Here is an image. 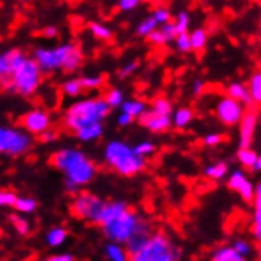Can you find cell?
Wrapping results in <instances>:
<instances>
[{
    "label": "cell",
    "instance_id": "cell-1",
    "mask_svg": "<svg viewBox=\"0 0 261 261\" xmlns=\"http://www.w3.org/2000/svg\"><path fill=\"white\" fill-rule=\"evenodd\" d=\"M49 163L65 174V186L70 193H76L78 187H83L94 179L97 166L89 160L83 152L74 149H62L51 157Z\"/></svg>",
    "mask_w": 261,
    "mask_h": 261
},
{
    "label": "cell",
    "instance_id": "cell-2",
    "mask_svg": "<svg viewBox=\"0 0 261 261\" xmlns=\"http://www.w3.org/2000/svg\"><path fill=\"white\" fill-rule=\"evenodd\" d=\"M35 62L41 71H54L59 68L74 71L83 62V54L78 46L62 44L54 49H37Z\"/></svg>",
    "mask_w": 261,
    "mask_h": 261
},
{
    "label": "cell",
    "instance_id": "cell-3",
    "mask_svg": "<svg viewBox=\"0 0 261 261\" xmlns=\"http://www.w3.org/2000/svg\"><path fill=\"white\" fill-rule=\"evenodd\" d=\"M180 249L165 233H150L140 249L128 253V261H179Z\"/></svg>",
    "mask_w": 261,
    "mask_h": 261
},
{
    "label": "cell",
    "instance_id": "cell-4",
    "mask_svg": "<svg viewBox=\"0 0 261 261\" xmlns=\"http://www.w3.org/2000/svg\"><path fill=\"white\" fill-rule=\"evenodd\" d=\"M110 111L111 108L103 98L83 100V101L71 105L68 108L67 116H65V125L71 128L73 132H78L80 128L86 125L101 122L110 114Z\"/></svg>",
    "mask_w": 261,
    "mask_h": 261
},
{
    "label": "cell",
    "instance_id": "cell-5",
    "mask_svg": "<svg viewBox=\"0 0 261 261\" xmlns=\"http://www.w3.org/2000/svg\"><path fill=\"white\" fill-rule=\"evenodd\" d=\"M105 159L111 168L122 174L132 177L143 171L146 168V160L144 157L136 155L133 152V147L122 141H111L105 149Z\"/></svg>",
    "mask_w": 261,
    "mask_h": 261
},
{
    "label": "cell",
    "instance_id": "cell-6",
    "mask_svg": "<svg viewBox=\"0 0 261 261\" xmlns=\"http://www.w3.org/2000/svg\"><path fill=\"white\" fill-rule=\"evenodd\" d=\"M105 236L108 238L111 242L116 244H125L133 234L140 231H152L150 225L141 219V216H138L136 212H133L130 207H127L124 212H120L116 219L108 222L106 225L101 226Z\"/></svg>",
    "mask_w": 261,
    "mask_h": 261
},
{
    "label": "cell",
    "instance_id": "cell-7",
    "mask_svg": "<svg viewBox=\"0 0 261 261\" xmlns=\"http://www.w3.org/2000/svg\"><path fill=\"white\" fill-rule=\"evenodd\" d=\"M10 87L18 94L29 97L32 95L40 86L41 70L34 59H25L24 64L10 76Z\"/></svg>",
    "mask_w": 261,
    "mask_h": 261
},
{
    "label": "cell",
    "instance_id": "cell-8",
    "mask_svg": "<svg viewBox=\"0 0 261 261\" xmlns=\"http://www.w3.org/2000/svg\"><path fill=\"white\" fill-rule=\"evenodd\" d=\"M105 203L106 201H103L101 198L92 193H80L73 199L71 211L78 219L86 220L92 225H100Z\"/></svg>",
    "mask_w": 261,
    "mask_h": 261
},
{
    "label": "cell",
    "instance_id": "cell-9",
    "mask_svg": "<svg viewBox=\"0 0 261 261\" xmlns=\"http://www.w3.org/2000/svg\"><path fill=\"white\" fill-rule=\"evenodd\" d=\"M30 147V136L19 130L0 127V153L21 155Z\"/></svg>",
    "mask_w": 261,
    "mask_h": 261
},
{
    "label": "cell",
    "instance_id": "cell-10",
    "mask_svg": "<svg viewBox=\"0 0 261 261\" xmlns=\"http://www.w3.org/2000/svg\"><path fill=\"white\" fill-rule=\"evenodd\" d=\"M244 111V105L229 97H223L217 105V117L228 127L239 124Z\"/></svg>",
    "mask_w": 261,
    "mask_h": 261
},
{
    "label": "cell",
    "instance_id": "cell-11",
    "mask_svg": "<svg viewBox=\"0 0 261 261\" xmlns=\"http://www.w3.org/2000/svg\"><path fill=\"white\" fill-rule=\"evenodd\" d=\"M21 124L27 132L34 133V135H40L51 127V119L44 111L34 110L21 117Z\"/></svg>",
    "mask_w": 261,
    "mask_h": 261
},
{
    "label": "cell",
    "instance_id": "cell-12",
    "mask_svg": "<svg viewBox=\"0 0 261 261\" xmlns=\"http://www.w3.org/2000/svg\"><path fill=\"white\" fill-rule=\"evenodd\" d=\"M256 119H258V114L255 110H247L244 111L241 120H239V147H250L252 144V140H253V133H255V128H256Z\"/></svg>",
    "mask_w": 261,
    "mask_h": 261
},
{
    "label": "cell",
    "instance_id": "cell-13",
    "mask_svg": "<svg viewBox=\"0 0 261 261\" xmlns=\"http://www.w3.org/2000/svg\"><path fill=\"white\" fill-rule=\"evenodd\" d=\"M228 187L231 190H234L236 193H239L244 201L250 203L253 199L255 187H253V184L247 179V176H245L244 171H234L231 176H229Z\"/></svg>",
    "mask_w": 261,
    "mask_h": 261
},
{
    "label": "cell",
    "instance_id": "cell-14",
    "mask_svg": "<svg viewBox=\"0 0 261 261\" xmlns=\"http://www.w3.org/2000/svg\"><path fill=\"white\" fill-rule=\"evenodd\" d=\"M138 119H140L141 125L147 127L153 133L166 132L168 128L171 127V117L170 116H159V114L153 113L152 110L150 111L144 110L140 116H138Z\"/></svg>",
    "mask_w": 261,
    "mask_h": 261
},
{
    "label": "cell",
    "instance_id": "cell-15",
    "mask_svg": "<svg viewBox=\"0 0 261 261\" xmlns=\"http://www.w3.org/2000/svg\"><path fill=\"white\" fill-rule=\"evenodd\" d=\"M253 222H252V234L255 241L259 242L261 239V186H255V195H253Z\"/></svg>",
    "mask_w": 261,
    "mask_h": 261
},
{
    "label": "cell",
    "instance_id": "cell-16",
    "mask_svg": "<svg viewBox=\"0 0 261 261\" xmlns=\"http://www.w3.org/2000/svg\"><path fill=\"white\" fill-rule=\"evenodd\" d=\"M27 57L18 51V49H11V51H7L5 54H2V60H4V65H5V73H7V78L16 71Z\"/></svg>",
    "mask_w": 261,
    "mask_h": 261
},
{
    "label": "cell",
    "instance_id": "cell-17",
    "mask_svg": "<svg viewBox=\"0 0 261 261\" xmlns=\"http://www.w3.org/2000/svg\"><path fill=\"white\" fill-rule=\"evenodd\" d=\"M226 97L233 98L242 105H247V106H252L253 105V100L249 94L247 90V86L242 84V83H233L226 87Z\"/></svg>",
    "mask_w": 261,
    "mask_h": 261
},
{
    "label": "cell",
    "instance_id": "cell-18",
    "mask_svg": "<svg viewBox=\"0 0 261 261\" xmlns=\"http://www.w3.org/2000/svg\"><path fill=\"white\" fill-rule=\"evenodd\" d=\"M209 261H247V258L239 255L231 245H222L212 252Z\"/></svg>",
    "mask_w": 261,
    "mask_h": 261
},
{
    "label": "cell",
    "instance_id": "cell-19",
    "mask_svg": "<svg viewBox=\"0 0 261 261\" xmlns=\"http://www.w3.org/2000/svg\"><path fill=\"white\" fill-rule=\"evenodd\" d=\"M128 206L124 201H110V203H105L103 207V214H101V222L100 226L106 225L108 222H111L113 219H116L120 212H124Z\"/></svg>",
    "mask_w": 261,
    "mask_h": 261
},
{
    "label": "cell",
    "instance_id": "cell-20",
    "mask_svg": "<svg viewBox=\"0 0 261 261\" xmlns=\"http://www.w3.org/2000/svg\"><path fill=\"white\" fill-rule=\"evenodd\" d=\"M68 238V231L62 226H54L51 228L48 234H46V244L49 245V247H59V245H62Z\"/></svg>",
    "mask_w": 261,
    "mask_h": 261
},
{
    "label": "cell",
    "instance_id": "cell-21",
    "mask_svg": "<svg viewBox=\"0 0 261 261\" xmlns=\"http://www.w3.org/2000/svg\"><path fill=\"white\" fill-rule=\"evenodd\" d=\"M74 133L78 135V138L81 141H92V140H97V138L101 136L103 125H101V122H97V124L86 125V127L80 128L78 132H74Z\"/></svg>",
    "mask_w": 261,
    "mask_h": 261
},
{
    "label": "cell",
    "instance_id": "cell-22",
    "mask_svg": "<svg viewBox=\"0 0 261 261\" xmlns=\"http://www.w3.org/2000/svg\"><path fill=\"white\" fill-rule=\"evenodd\" d=\"M105 253L110 261H128V253L125 252V249L122 247L120 244H116V242H110L108 245H106Z\"/></svg>",
    "mask_w": 261,
    "mask_h": 261
},
{
    "label": "cell",
    "instance_id": "cell-23",
    "mask_svg": "<svg viewBox=\"0 0 261 261\" xmlns=\"http://www.w3.org/2000/svg\"><path fill=\"white\" fill-rule=\"evenodd\" d=\"M258 157H259L258 153H256L255 150H252L250 147H239L238 160L241 162V165H242L244 168H247V170H252Z\"/></svg>",
    "mask_w": 261,
    "mask_h": 261
},
{
    "label": "cell",
    "instance_id": "cell-24",
    "mask_svg": "<svg viewBox=\"0 0 261 261\" xmlns=\"http://www.w3.org/2000/svg\"><path fill=\"white\" fill-rule=\"evenodd\" d=\"M190 37V44H192V51H203L206 48L207 43V34L204 29H196L189 35Z\"/></svg>",
    "mask_w": 261,
    "mask_h": 261
},
{
    "label": "cell",
    "instance_id": "cell-25",
    "mask_svg": "<svg viewBox=\"0 0 261 261\" xmlns=\"http://www.w3.org/2000/svg\"><path fill=\"white\" fill-rule=\"evenodd\" d=\"M226 173H228V165L223 163V162H219L216 165H211V166H207L206 170H204L206 177H209L212 180H220V179H223L226 176Z\"/></svg>",
    "mask_w": 261,
    "mask_h": 261
},
{
    "label": "cell",
    "instance_id": "cell-26",
    "mask_svg": "<svg viewBox=\"0 0 261 261\" xmlns=\"http://www.w3.org/2000/svg\"><path fill=\"white\" fill-rule=\"evenodd\" d=\"M247 90H249V94L253 100V103H259L261 101V73L256 71L250 81H249V86H247Z\"/></svg>",
    "mask_w": 261,
    "mask_h": 261
},
{
    "label": "cell",
    "instance_id": "cell-27",
    "mask_svg": "<svg viewBox=\"0 0 261 261\" xmlns=\"http://www.w3.org/2000/svg\"><path fill=\"white\" fill-rule=\"evenodd\" d=\"M14 209L21 214H32L37 209V201L34 198H27V196H18L16 201H14Z\"/></svg>",
    "mask_w": 261,
    "mask_h": 261
},
{
    "label": "cell",
    "instance_id": "cell-28",
    "mask_svg": "<svg viewBox=\"0 0 261 261\" xmlns=\"http://www.w3.org/2000/svg\"><path fill=\"white\" fill-rule=\"evenodd\" d=\"M193 119V111L190 108H180L177 110V113H174V125L177 128H184L187 124H190Z\"/></svg>",
    "mask_w": 261,
    "mask_h": 261
},
{
    "label": "cell",
    "instance_id": "cell-29",
    "mask_svg": "<svg viewBox=\"0 0 261 261\" xmlns=\"http://www.w3.org/2000/svg\"><path fill=\"white\" fill-rule=\"evenodd\" d=\"M120 106H122V113L130 114L133 119L138 117L146 110V105L143 101H124Z\"/></svg>",
    "mask_w": 261,
    "mask_h": 261
},
{
    "label": "cell",
    "instance_id": "cell-30",
    "mask_svg": "<svg viewBox=\"0 0 261 261\" xmlns=\"http://www.w3.org/2000/svg\"><path fill=\"white\" fill-rule=\"evenodd\" d=\"M152 111L155 114H159V116H170L173 113V106L166 98H157L155 101H153Z\"/></svg>",
    "mask_w": 261,
    "mask_h": 261
},
{
    "label": "cell",
    "instance_id": "cell-31",
    "mask_svg": "<svg viewBox=\"0 0 261 261\" xmlns=\"http://www.w3.org/2000/svg\"><path fill=\"white\" fill-rule=\"evenodd\" d=\"M62 90H64V94H67L68 97H78V95H81L83 87H81L80 80H68L64 83Z\"/></svg>",
    "mask_w": 261,
    "mask_h": 261
},
{
    "label": "cell",
    "instance_id": "cell-32",
    "mask_svg": "<svg viewBox=\"0 0 261 261\" xmlns=\"http://www.w3.org/2000/svg\"><path fill=\"white\" fill-rule=\"evenodd\" d=\"M10 220L13 222L14 229H16V231H18L19 234L27 236V234L30 233V223H29V220H25L24 217H21V216H11Z\"/></svg>",
    "mask_w": 261,
    "mask_h": 261
},
{
    "label": "cell",
    "instance_id": "cell-33",
    "mask_svg": "<svg viewBox=\"0 0 261 261\" xmlns=\"http://www.w3.org/2000/svg\"><path fill=\"white\" fill-rule=\"evenodd\" d=\"M105 101L108 103L110 108H119V106L124 103V94L119 90V89H111L106 95Z\"/></svg>",
    "mask_w": 261,
    "mask_h": 261
},
{
    "label": "cell",
    "instance_id": "cell-34",
    "mask_svg": "<svg viewBox=\"0 0 261 261\" xmlns=\"http://www.w3.org/2000/svg\"><path fill=\"white\" fill-rule=\"evenodd\" d=\"M231 247L239 253V255H242V256H245V258H249L252 253H253V245L249 242V241H245V239H238Z\"/></svg>",
    "mask_w": 261,
    "mask_h": 261
},
{
    "label": "cell",
    "instance_id": "cell-35",
    "mask_svg": "<svg viewBox=\"0 0 261 261\" xmlns=\"http://www.w3.org/2000/svg\"><path fill=\"white\" fill-rule=\"evenodd\" d=\"M157 21L153 19V16H150V18H147V19H144L140 25H138V29H136V34L140 35V37H146L147 34H150L152 30H155L157 29Z\"/></svg>",
    "mask_w": 261,
    "mask_h": 261
},
{
    "label": "cell",
    "instance_id": "cell-36",
    "mask_svg": "<svg viewBox=\"0 0 261 261\" xmlns=\"http://www.w3.org/2000/svg\"><path fill=\"white\" fill-rule=\"evenodd\" d=\"M90 32L94 34L97 38H100V40H110L113 37L111 30L108 27L98 24V22H90Z\"/></svg>",
    "mask_w": 261,
    "mask_h": 261
},
{
    "label": "cell",
    "instance_id": "cell-37",
    "mask_svg": "<svg viewBox=\"0 0 261 261\" xmlns=\"http://www.w3.org/2000/svg\"><path fill=\"white\" fill-rule=\"evenodd\" d=\"M80 83H81L83 89L94 90V89H100L103 86V78L101 76H89V78H81Z\"/></svg>",
    "mask_w": 261,
    "mask_h": 261
},
{
    "label": "cell",
    "instance_id": "cell-38",
    "mask_svg": "<svg viewBox=\"0 0 261 261\" xmlns=\"http://www.w3.org/2000/svg\"><path fill=\"white\" fill-rule=\"evenodd\" d=\"M176 29H177V34H184V32H187V29L190 25V16L186 13V11H182L177 14V19H176Z\"/></svg>",
    "mask_w": 261,
    "mask_h": 261
},
{
    "label": "cell",
    "instance_id": "cell-39",
    "mask_svg": "<svg viewBox=\"0 0 261 261\" xmlns=\"http://www.w3.org/2000/svg\"><path fill=\"white\" fill-rule=\"evenodd\" d=\"M160 32H162L165 41H173V40H176V37H177V29H176V25H174V24H170V22L162 24Z\"/></svg>",
    "mask_w": 261,
    "mask_h": 261
},
{
    "label": "cell",
    "instance_id": "cell-40",
    "mask_svg": "<svg viewBox=\"0 0 261 261\" xmlns=\"http://www.w3.org/2000/svg\"><path fill=\"white\" fill-rule=\"evenodd\" d=\"M176 44H177L179 51H182V53H190V51H192L190 37H189V34H187V32L177 34V37H176Z\"/></svg>",
    "mask_w": 261,
    "mask_h": 261
},
{
    "label": "cell",
    "instance_id": "cell-41",
    "mask_svg": "<svg viewBox=\"0 0 261 261\" xmlns=\"http://www.w3.org/2000/svg\"><path fill=\"white\" fill-rule=\"evenodd\" d=\"M153 150H155V146H153L152 143H149V141L140 143L138 146L133 147V152L136 153V155H140V157H146V155H149V153H152Z\"/></svg>",
    "mask_w": 261,
    "mask_h": 261
},
{
    "label": "cell",
    "instance_id": "cell-42",
    "mask_svg": "<svg viewBox=\"0 0 261 261\" xmlns=\"http://www.w3.org/2000/svg\"><path fill=\"white\" fill-rule=\"evenodd\" d=\"M16 198H18L16 193L2 190V192H0V207H2V206L13 207V206H14V201H16Z\"/></svg>",
    "mask_w": 261,
    "mask_h": 261
},
{
    "label": "cell",
    "instance_id": "cell-43",
    "mask_svg": "<svg viewBox=\"0 0 261 261\" xmlns=\"http://www.w3.org/2000/svg\"><path fill=\"white\" fill-rule=\"evenodd\" d=\"M153 19L157 21V24L170 22V11H168V8H157L153 13Z\"/></svg>",
    "mask_w": 261,
    "mask_h": 261
},
{
    "label": "cell",
    "instance_id": "cell-44",
    "mask_svg": "<svg viewBox=\"0 0 261 261\" xmlns=\"http://www.w3.org/2000/svg\"><path fill=\"white\" fill-rule=\"evenodd\" d=\"M146 38H147V41L149 43H152V44H157V46H160V44H165L166 41H165V38H163V35H162V32L160 30H152L150 34H147L146 35Z\"/></svg>",
    "mask_w": 261,
    "mask_h": 261
},
{
    "label": "cell",
    "instance_id": "cell-45",
    "mask_svg": "<svg viewBox=\"0 0 261 261\" xmlns=\"http://www.w3.org/2000/svg\"><path fill=\"white\" fill-rule=\"evenodd\" d=\"M138 67H140V62H138V60H133V62H130L128 65H125L124 68H122V70L119 71V78H120V80L127 78V76H130Z\"/></svg>",
    "mask_w": 261,
    "mask_h": 261
},
{
    "label": "cell",
    "instance_id": "cell-46",
    "mask_svg": "<svg viewBox=\"0 0 261 261\" xmlns=\"http://www.w3.org/2000/svg\"><path fill=\"white\" fill-rule=\"evenodd\" d=\"M138 4H140V0H119V8L122 11H130L133 10Z\"/></svg>",
    "mask_w": 261,
    "mask_h": 261
},
{
    "label": "cell",
    "instance_id": "cell-47",
    "mask_svg": "<svg viewBox=\"0 0 261 261\" xmlns=\"http://www.w3.org/2000/svg\"><path fill=\"white\" fill-rule=\"evenodd\" d=\"M223 141V136L222 135H207L206 138H204V144L206 146H217L219 143H222Z\"/></svg>",
    "mask_w": 261,
    "mask_h": 261
},
{
    "label": "cell",
    "instance_id": "cell-48",
    "mask_svg": "<svg viewBox=\"0 0 261 261\" xmlns=\"http://www.w3.org/2000/svg\"><path fill=\"white\" fill-rule=\"evenodd\" d=\"M44 261H74V256L70 253H59V255H53L49 258H46Z\"/></svg>",
    "mask_w": 261,
    "mask_h": 261
},
{
    "label": "cell",
    "instance_id": "cell-49",
    "mask_svg": "<svg viewBox=\"0 0 261 261\" xmlns=\"http://www.w3.org/2000/svg\"><path fill=\"white\" fill-rule=\"evenodd\" d=\"M132 122H133V117H132L130 114H127V113H122V114L117 117V124H119V125H122V127L130 125Z\"/></svg>",
    "mask_w": 261,
    "mask_h": 261
},
{
    "label": "cell",
    "instance_id": "cell-50",
    "mask_svg": "<svg viewBox=\"0 0 261 261\" xmlns=\"http://www.w3.org/2000/svg\"><path fill=\"white\" fill-rule=\"evenodd\" d=\"M203 87H204V83L201 81V80H196L195 83H193V94L195 95H199L203 92Z\"/></svg>",
    "mask_w": 261,
    "mask_h": 261
},
{
    "label": "cell",
    "instance_id": "cell-51",
    "mask_svg": "<svg viewBox=\"0 0 261 261\" xmlns=\"http://www.w3.org/2000/svg\"><path fill=\"white\" fill-rule=\"evenodd\" d=\"M43 35H44L46 38H56V37H57V29H56V27H48V29H44Z\"/></svg>",
    "mask_w": 261,
    "mask_h": 261
},
{
    "label": "cell",
    "instance_id": "cell-52",
    "mask_svg": "<svg viewBox=\"0 0 261 261\" xmlns=\"http://www.w3.org/2000/svg\"><path fill=\"white\" fill-rule=\"evenodd\" d=\"M54 138H56V135H54V133H48V132H43V133H40V141H43V143L53 141Z\"/></svg>",
    "mask_w": 261,
    "mask_h": 261
},
{
    "label": "cell",
    "instance_id": "cell-53",
    "mask_svg": "<svg viewBox=\"0 0 261 261\" xmlns=\"http://www.w3.org/2000/svg\"><path fill=\"white\" fill-rule=\"evenodd\" d=\"M7 78V73H5V65H4V60H2V56H0V84L2 81Z\"/></svg>",
    "mask_w": 261,
    "mask_h": 261
},
{
    "label": "cell",
    "instance_id": "cell-54",
    "mask_svg": "<svg viewBox=\"0 0 261 261\" xmlns=\"http://www.w3.org/2000/svg\"><path fill=\"white\" fill-rule=\"evenodd\" d=\"M259 170H261V159L258 157V159H256V162H255V165H253V168H252V171L258 173Z\"/></svg>",
    "mask_w": 261,
    "mask_h": 261
},
{
    "label": "cell",
    "instance_id": "cell-55",
    "mask_svg": "<svg viewBox=\"0 0 261 261\" xmlns=\"http://www.w3.org/2000/svg\"><path fill=\"white\" fill-rule=\"evenodd\" d=\"M140 2H141V0H140Z\"/></svg>",
    "mask_w": 261,
    "mask_h": 261
}]
</instances>
